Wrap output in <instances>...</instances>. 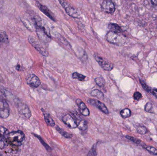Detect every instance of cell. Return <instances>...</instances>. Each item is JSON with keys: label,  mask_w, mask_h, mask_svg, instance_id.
I'll return each mask as SVG.
<instances>
[{"label": "cell", "mask_w": 157, "mask_h": 156, "mask_svg": "<svg viewBox=\"0 0 157 156\" xmlns=\"http://www.w3.org/2000/svg\"><path fill=\"white\" fill-rule=\"evenodd\" d=\"M127 139L128 140H130L132 142H133V143H135L137 144H139L141 143V140L139 139H137V138H135V137H133V136H125Z\"/></svg>", "instance_id": "cell-28"}, {"label": "cell", "mask_w": 157, "mask_h": 156, "mask_svg": "<svg viewBox=\"0 0 157 156\" xmlns=\"http://www.w3.org/2000/svg\"><path fill=\"white\" fill-rule=\"evenodd\" d=\"M131 111L129 109H124V110H122L121 111V115L123 118L125 119V118H128V117L131 116Z\"/></svg>", "instance_id": "cell-22"}, {"label": "cell", "mask_w": 157, "mask_h": 156, "mask_svg": "<svg viewBox=\"0 0 157 156\" xmlns=\"http://www.w3.org/2000/svg\"><path fill=\"white\" fill-rule=\"evenodd\" d=\"M29 41V43L34 46L41 55L44 56H48V52L47 49L42 45V43L38 41L34 36H29L28 37Z\"/></svg>", "instance_id": "cell-5"}, {"label": "cell", "mask_w": 157, "mask_h": 156, "mask_svg": "<svg viewBox=\"0 0 157 156\" xmlns=\"http://www.w3.org/2000/svg\"><path fill=\"white\" fill-rule=\"evenodd\" d=\"M97 145L94 144L86 156H97Z\"/></svg>", "instance_id": "cell-25"}, {"label": "cell", "mask_w": 157, "mask_h": 156, "mask_svg": "<svg viewBox=\"0 0 157 156\" xmlns=\"http://www.w3.org/2000/svg\"><path fill=\"white\" fill-rule=\"evenodd\" d=\"M101 8L105 13L112 14L115 10V5L112 1H105L101 4Z\"/></svg>", "instance_id": "cell-9"}, {"label": "cell", "mask_w": 157, "mask_h": 156, "mask_svg": "<svg viewBox=\"0 0 157 156\" xmlns=\"http://www.w3.org/2000/svg\"><path fill=\"white\" fill-rule=\"evenodd\" d=\"M60 3L63 7L68 15L74 18H79L80 16L78 10L73 6L71 4L66 1H60Z\"/></svg>", "instance_id": "cell-4"}, {"label": "cell", "mask_w": 157, "mask_h": 156, "mask_svg": "<svg viewBox=\"0 0 157 156\" xmlns=\"http://www.w3.org/2000/svg\"><path fill=\"white\" fill-rule=\"evenodd\" d=\"M91 95L94 97H97L98 99H101V100L104 98L103 93L98 89H95L92 91L91 93Z\"/></svg>", "instance_id": "cell-21"}, {"label": "cell", "mask_w": 157, "mask_h": 156, "mask_svg": "<svg viewBox=\"0 0 157 156\" xmlns=\"http://www.w3.org/2000/svg\"><path fill=\"white\" fill-rule=\"evenodd\" d=\"M146 149L149 153H151V154L155 155H157V150L155 147L151 146H147L146 147Z\"/></svg>", "instance_id": "cell-29"}, {"label": "cell", "mask_w": 157, "mask_h": 156, "mask_svg": "<svg viewBox=\"0 0 157 156\" xmlns=\"http://www.w3.org/2000/svg\"><path fill=\"white\" fill-rule=\"evenodd\" d=\"M76 104L78 105L80 113L85 116H88L90 115V111L86 106L85 103L80 99L76 100Z\"/></svg>", "instance_id": "cell-14"}, {"label": "cell", "mask_w": 157, "mask_h": 156, "mask_svg": "<svg viewBox=\"0 0 157 156\" xmlns=\"http://www.w3.org/2000/svg\"><path fill=\"white\" fill-rule=\"evenodd\" d=\"M108 27H109L110 31L116 32V33H121L123 32V30L121 28V27L119 26L118 24L114 23H110L108 25Z\"/></svg>", "instance_id": "cell-17"}, {"label": "cell", "mask_w": 157, "mask_h": 156, "mask_svg": "<svg viewBox=\"0 0 157 156\" xmlns=\"http://www.w3.org/2000/svg\"><path fill=\"white\" fill-rule=\"evenodd\" d=\"M140 82L142 86H143V88L147 92H151V89L148 87V86L143 81L140 80Z\"/></svg>", "instance_id": "cell-31"}, {"label": "cell", "mask_w": 157, "mask_h": 156, "mask_svg": "<svg viewBox=\"0 0 157 156\" xmlns=\"http://www.w3.org/2000/svg\"><path fill=\"white\" fill-rule=\"evenodd\" d=\"M15 105L21 115L25 118L29 119L31 115V112L26 104L23 103L18 100L15 101Z\"/></svg>", "instance_id": "cell-7"}, {"label": "cell", "mask_w": 157, "mask_h": 156, "mask_svg": "<svg viewBox=\"0 0 157 156\" xmlns=\"http://www.w3.org/2000/svg\"><path fill=\"white\" fill-rule=\"evenodd\" d=\"M155 91L157 92V89H155Z\"/></svg>", "instance_id": "cell-34"}, {"label": "cell", "mask_w": 157, "mask_h": 156, "mask_svg": "<svg viewBox=\"0 0 157 156\" xmlns=\"http://www.w3.org/2000/svg\"><path fill=\"white\" fill-rule=\"evenodd\" d=\"M107 40L114 45H122L125 42L124 37L121 33L109 31L106 35Z\"/></svg>", "instance_id": "cell-3"}, {"label": "cell", "mask_w": 157, "mask_h": 156, "mask_svg": "<svg viewBox=\"0 0 157 156\" xmlns=\"http://www.w3.org/2000/svg\"><path fill=\"white\" fill-rule=\"evenodd\" d=\"M133 97L135 100H139L140 99H142V95L140 93L136 92L134 94Z\"/></svg>", "instance_id": "cell-32"}, {"label": "cell", "mask_w": 157, "mask_h": 156, "mask_svg": "<svg viewBox=\"0 0 157 156\" xmlns=\"http://www.w3.org/2000/svg\"><path fill=\"white\" fill-rule=\"evenodd\" d=\"M4 97V96L0 99V117L3 119H6L9 116L10 109L8 103Z\"/></svg>", "instance_id": "cell-8"}, {"label": "cell", "mask_w": 157, "mask_h": 156, "mask_svg": "<svg viewBox=\"0 0 157 156\" xmlns=\"http://www.w3.org/2000/svg\"><path fill=\"white\" fill-rule=\"evenodd\" d=\"M8 133L7 129L2 126H0V149H3L5 146Z\"/></svg>", "instance_id": "cell-13"}, {"label": "cell", "mask_w": 157, "mask_h": 156, "mask_svg": "<svg viewBox=\"0 0 157 156\" xmlns=\"http://www.w3.org/2000/svg\"><path fill=\"white\" fill-rule=\"evenodd\" d=\"M95 82L96 84L100 87H102L104 86L105 84V80L103 78L101 77H99V78H96L95 79Z\"/></svg>", "instance_id": "cell-24"}, {"label": "cell", "mask_w": 157, "mask_h": 156, "mask_svg": "<svg viewBox=\"0 0 157 156\" xmlns=\"http://www.w3.org/2000/svg\"><path fill=\"white\" fill-rule=\"evenodd\" d=\"M27 83L33 88H38L40 84V79L34 74H30L26 78Z\"/></svg>", "instance_id": "cell-12"}, {"label": "cell", "mask_w": 157, "mask_h": 156, "mask_svg": "<svg viewBox=\"0 0 157 156\" xmlns=\"http://www.w3.org/2000/svg\"><path fill=\"white\" fill-rule=\"evenodd\" d=\"M44 118H45V122L47 123V124L49 126L53 127L55 126V123L53 119L51 117L50 115L48 114L46 112L43 111Z\"/></svg>", "instance_id": "cell-18"}, {"label": "cell", "mask_w": 157, "mask_h": 156, "mask_svg": "<svg viewBox=\"0 0 157 156\" xmlns=\"http://www.w3.org/2000/svg\"><path fill=\"white\" fill-rule=\"evenodd\" d=\"M9 43L8 36L4 31H0V48L6 46Z\"/></svg>", "instance_id": "cell-15"}, {"label": "cell", "mask_w": 157, "mask_h": 156, "mask_svg": "<svg viewBox=\"0 0 157 156\" xmlns=\"http://www.w3.org/2000/svg\"><path fill=\"white\" fill-rule=\"evenodd\" d=\"M39 8L41 12L43 13L44 14L46 15L48 17H49L51 19L54 21H56L55 17L53 15V13L49 10L48 8L45 5H39Z\"/></svg>", "instance_id": "cell-16"}, {"label": "cell", "mask_w": 157, "mask_h": 156, "mask_svg": "<svg viewBox=\"0 0 157 156\" xmlns=\"http://www.w3.org/2000/svg\"><path fill=\"white\" fill-rule=\"evenodd\" d=\"M35 136H36L37 137L38 139H39L40 141V143H42V144H43V146H44V147H45V148H46V149H47V151H48V152H51V147H50L46 143H45V142H44V141H43V139H42V138H41V137H40V136H39L36 135H35Z\"/></svg>", "instance_id": "cell-26"}, {"label": "cell", "mask_w": 157, "mask_h": 156, "mask_svg": "<svg viewBox=\"0 0 157 156\" xmlns=\"http://www.w3.org/2000/svg\"><path fill=\"white\" fill-rule=\"evenodd\" d=\"M94 56L97 62L104 70L110 71L113 69V64L111 63L108 60L102 57L97 53H95Z\"/></svg>", "instance_id": "cell-6"}, {"label": "cell", "mask_w": 157, "mask_h": 156, "mask_svg": "<svg viewBox=\"0 0 157 156\" xmlns=\"http://www.w3.org/2000/svg\"><path fill=\"white\" fill-rule=\"evenodd\" d=\"M88 103L90 105L98 108L103 113L105 114H109V111H108L106 105L101 102L99 101L98 100H94V99H89L88 100Z\"/></svg>", "instance_id": "cell-10"}, {"label": "cell", "mask_w": 157, "mask_h": 156, "mask_svg": "<svg viewBox=\"0 0 157 156\" xmlns=\"http://www.w3.org/2000/svg\"><path fill=\"white\" fill-rule=\"evenodd\" d=\"M56 129L57 131L63 137H65L66 138H71L72 137V135L70 134V133L67 132L66 131L63 130V129L60 128L59 126H57L56 127Z\"/></svg>", "instance_id": "cell-20"}, {"label": "cell", "mask_w": 157, "mask_h": 156, "mask_svg": "<svg viewBox=\"0 0 157 156\" xmlns=\"http://www.w3.org/2000/svg\"><path fill=\"white\" fill-rule=\"evenodd\" d=\"M77 124V127L81 131H85L87 128V123L85 120H81L76 122Z\"/></svg>", "instance_id": "cell-19"}, {"label": "cell", "mask_w": 157, "mask_h": 156, "mask_svg": "<svg viewBox=\"0 0 157 156\" xmlns=\"http://www.w3.org/2000/svg\"><path fill=\"white\" fill-rule=\"evenodd\" d=\"M137 131L138 133L141 135L145 134L147 132V129L144 126H138Z\"/></svg>", "instance_id": "cell-27"}, {"label": "cell", "mask_w": 157, "mask_h": 156, "mask_svg": "<svg viewBox=\"0 0 157 156\" xmlns=\"http://www.w3.org/2000/svg\"><path fill=\"white\" fill-rule=\"evenodd\" d=\"M72 78L73 79H78L80 81H84L86 79V77L78 72H74L72 74Z\"/></svg>", "instance_id": "cell-23"}, {"label": "cell", "mask_w": 157, "mask_h": 156, "mask_svg": "<svg viewBox=\"0 0 157 156\" xmlns=\"http://www.w3.org/2000/svg\"><path fill=\"white\" fill-rule=\"evenodd\" d=\"M153 109V105L152 103L150 102H148L146 104L145 107V111L147 112H150L151 110Z\"/></svg>", "instance_id": "cell-30"}, {"label": "cell", "mask_w": 157, "mask_h": 156, "mask_svg": "<svg viewBox=\"0 0 157 156\" xmlns=\"http://www.w3.org/2000/svg\"><path fill=\"white\" fill-rule=\"evenodd\" d=\"M62 121L65 124L71 129H75L77 128V124L76 121L74 117L70 114H67L63 116Z\"/></svg>", "instance_id": "cell-11"}, {"label": "cell", "mask_w": 157, "mask_h": 156, "mask_svg": "<svg viewBox=\"0 0 157 156\" xmlns=\"http://www.w3.org/2000/svg\"><path fill=\"white\" fill-rule=\"evenodd\" d=\"M33 21L36 26L37 35L40 40L43 43H48L50 42L51 41V36L49 35V34L48 33L45 27L41 25V23L39 20L35 17L33 19Z\"/></svg>", "instance_id": "cell-1"}, {"label": "cell", "mask_w": 157, "mask_h": 156, "mask_svg": "<svg viewBox=\"0 0 157 156\" xmlns=\"http://www.w3.org/2000/svg\"><path fill=\"white\" fill-rule=\"evenodd\" d=\"M25 139V134L20 131L9 133L6 139V143L13 146H21Z\"/></svg>", "instance_id": "cell-2"}, {"label": "cell", "mask_w": 157, "mask_h": 156, "mask_svg": "<svg viewBox=\"0 0 157 156\" xmlns=\"http://www.w3.org/2000/svg\"><path fill=\"white\" fill-rule=\"evenodd\" d=\"M151 2L152 4L154 5H157V0H153V1H151Z\"/></svg>", "instance_id": "cell-33"}]
</instances>
